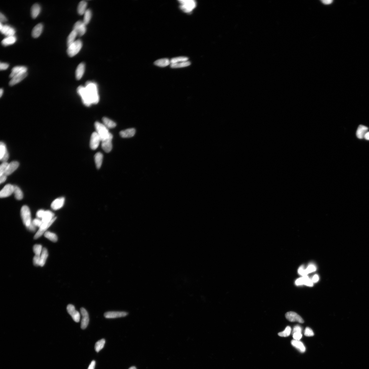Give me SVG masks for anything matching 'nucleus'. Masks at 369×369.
<instances>
[{
	"instance_id": "nucleus-1",
	"label": "nucleus",
	"mask_w": 369,
	"mask_h": 369,
	"mask_svg": "<svg viewBox=\"0 0 369 369\" xmlns=\"http://www.w3.org/2000/svg\"><path fill=\"white\" fill-rule=\"evenodd\" d=\"M85 88L91 100L92 104H97L99 102V96L98 94L97 84L94 82L88 81L85 83Z\"/></svg>"
},
{
	"instance_id": "nucleus-2",
	"label": "nucleus",
	"mask_w": 369,
	"mask_h": 369,
	"mask_svg": "<svg viewBox=\"0 0 369 369\" xmlns=\"http://www.w3.org/2000/svg\"><path fill=\"white\" fill-rule=\"evenodd\" d=\"M20 213L23 222L27 228L32 223L31 211L29 207L26 206H23Z\"/></svg>"
},
{
	"instance_id": "nucleus-3",
	"label": "nucleus",
	"mask_w": 369,
	"mask_h": 369,
	"mask_svg": "<svg viewBox=\"0 0 369 369\" xmlns=\"http://www.w3.org/2000/svg\"><path fill=\"white\" fill-rule=\"evenodd\" d=\"M82 47V42L81 40L78 39L68 47L67 50V54L70 57H73L77 55L81 50Z\"/></svg>"
},
{
	"instance_id": "nucleus-4",
	"label": "nucleus",
	"mask_w": 369,
	"mask_h": 369,
	"mask_svg": "<svg viewBox=\"0 0 369 369\" xmlns=\"http://www.w3.org/2000/svg\"><path fill=\"white\" fill-rule=\"evenodd\" d=\"M95 127L97 132L100 136L101 141L107 138L111 134L109 132L107 128L103 124L98 122H96Z\"/></svg>"
},
{
	"instance_id": "nucleus-5",
	"label": "nucleus",
	"mask_w": 369,
	"mask_h": 369,
	"mask_svg": "<svg viewBox=\"0 0 369 369\" xmlns=\"http://www.w3.org/2000/svg\"><path fill=\"white\" fill-rule=\"evenodd\" d=\"M181 9L186 13H189L195 8L196 3L194 0H179Z\"/></svg>"
},
{
	"instance_id": "nucleus-6",
	"label": "nucleus",
	"mask_w": 369,
	"mask_h": 369,
	"mask_svg": "<svg viewBox=\"0 0 369 369\" xmlns=\"http://www.w3.org/2000/svg\"><path fill=\"white\" fill-rule=\"evenodd\" d=\"M77 92L82 97V102L85 106L87 107L92 104L89 95L85 87L80 85L77 88Z\"/></svg>"
},
{
	"instance_id": "nucleus-7",
	"label": "nucleus",
	"mask_w": 369,
	"mask_h": 369,
	"mask_svg": "<svg viewBox=\"0 0 369 369\" xmlns=\"http://www.w3.org/2000/svg\"><path fill=\"white\" fill-rule=\"evenodd\" d=\"M73 30L77 33L78 36H82L86 32V25L83 21H78L74 24Z\"/></svg>"
},
{
	"instance_id": "nucleus-8",
	"label": "nucleus",
	"mask_w": 369,
	"mask_h": 369,
	"mask_svg": "<svg viewBox=\"0 0 369 369\" xmlns=\"http://www.w3.org/2000/svg\"><path fill=\"white\" fill-rule=\"evenodd\" d=\"M57 217H55L49 223H42L41 226H40L38 231H37L36 234L34 237L35 239H37L39 238L42 236L43 234H44L45 232L47 231V229L49 228V227L51 225L54 221L56 220Z\"/></svg>"
},
{
	"instance_id": "nucleus-9",
	"label": "nucleus",
	"mask_w": 369,
	"mask_h": 369,
	"mask_svg": "<svg viewBox=\"0 0 369 369\" xmlns=\"http://www.w3.org/2000/svg\"><path fill=\"white\" fill-rule=\"evenodd\" d=\"M67 310L68 313L72 317L73 319L76 322H79L80 320V315L79 312L75 309L74 305L70 304L67 305Z\"/></svg>"
},
{
	"instance_id": "nucleus-10",
	"label": "nucleus",
	"mask_w": 369,
	"mask_h": 369,
	"mask_svg": "<svg viewBox=\"0 0 369 369\" xmlns=\"http://www.w3.org/2000/svg\"><path fill=\"white\" fill-rule=\"evenodd\" d=\"M113 138V136L111 133L107 138L101 141L102 148L106 153H109L112 150Z\"/></svg>"
},
{
	"instance_id": "nucleus-11",
	"label": "nucleus",
	"mask_w": 369,
	"mask_h": 369,
	"mask_svg": "<svg viewBox=\"0 0 369 369\" xmlns=\"http://www.w3.org/2000/svg\"><path fill=\"white\" fill-rule=\"evenodd\" d=\"M14 186L11 184H6L0 192V197L4 198L11 196L14 193Z\"/></svg>"
},
{
	"instance_id": "nucleus-12",
	"label": "nucleus",
	"mask_w": 369,
	"mask_h": 369,
	"mask_svg": "<svg viewBox=\"0 0 369 369\" xmlns=\"http://www.w3.org/2000/svg\"><path fill=\"white\" fill-rule=\"evenodd\" d=\"M80 313L82 316L81 323V328L82 330H84L87 327L89 322V315L87 311L84 308H80Z\"/></svg>"
},
{
	"instance_id": "nucleus-13",
	"label": "nucleus",
	"mask_w": 369,
	"mask_h": 369,
	"mask_svg": "<svg viewBox=\"0 0 369 369\" xmlns=\"http://www.w3.org/2000/svg\"><path fill=\"white\" fill-rule=\"evenodd\" d=\"M101 141L100 136L97 132H93L91 136L90 146L92 150H95L97 149Z\"/></svg>"
},
{
	"instance_id": "nucleus-14",
	"label": "nucleus",
	"mask_w": 369,
	"mask_h": 369,
	"mask_svg": "<svg viewBox=\"0 0 369 369\" xmlns=\"http://www.w3.org/2000/svg\"><path fill=\"white\" fill-rule=\"evenodd\" d=\"M285 317L290 322H297L300 323H304V321L302 318L297 313L290 312L285 314Z\"/></svg>"
},
{
	"instance_id": "nucleus-15",
	"label": "nucleus",
	"mask_w": 369,
	"mask_h": 369,
	"mask_svg": "<svg viewBox=\"0 0 369 369\" xmlns=\"http://www.w3.org/2000/svg\"><path fill=\"white\" fill-rule=\"evenodd\" d=\"M9 155L6 146L3 142L0 143V159L3 162H7L9 159Z\"/></svg>"
},
{
	"instance_id": "nucleus-16",
	"label": "nucleus",
	"mask_w": 369,
	"mask_h": 369,
	"mask_svg": "<svg viewBox=\"0 0 369 369\" xmlns=\"http://www.w3.org/2000/svg\"><path fill=\"white\" fill-rule=\"evenodd\" d=\"M128 313L124 312H105L104 316L107 318H114L126 316Z\"/></svg>"
},
{
	"instance_id": "nucleus-17",
	"label": "nucleus",
	"mask_w": 369,
	"mask_h": 369,
	"mask_svg": "<svg viewBox=\"0 0 369 369\" xmlns=\"http://www.w3.org/2000/svg\"><path fill=\"white\" fill-rule=\"evenodd\" d=\"M27 68L24 66H17L13 68L12 72L9 75V77L13 78L16 76L27 72Z\"/></svg>"
},
{
	"instance_id": "nucleus-18",
	"label": "nucleus",
	"mask_w": 369,
	"mask_h": 369,
	"mask_svg": "<svg viewBox=\"0 0 369 369\" xmlns=\"http://www.w3.org/2000/svg\"><path fill=\"white\" fill-rule=\"evenodd\" d=\"M0 30L2 33L7 37L14 36L16 32L14 28L7 25L3 26Z\"/></svg>"
},
{
	"instance_id": "nucleus-19",
	"label": "nucleus",
	"mask_w": 369,
	"mask_h": 369,
	"mask_svg": "<svg viewBox=\"0 0 369 369\" xmlns=\"http://www.w3.org/2000/svg\"><path fill=\"white\" fill-rule=\"evenodd\" d=\"M65 199L64 197L57 198L52 202L51 206V208L54 210H57L61 208L64 206Z\"/></svg>"
},
{
	"instance_id": "nucleus-20",
	"label": "nucleus",
	"mask_w": 369,
	"mask_h": 369,
	"mask_svg": "<svg viewBox=\"0 0 369 369\" xmlns=\"http://www.w3.org/2000/svg\"><path fill=\"white\" fill-rule=\"evenodd\" d=\"M19 166V163L17 161H13L9 163L5 175L8 176L11 175L16 171Z\"/></svg>"
},
{
	"instance_id": "nucleus-21",
	"label": "nucleus",
	"mask_w": 369,
	"mask_h": 369,
	"mask_svg": "<svg viewBox=\"0 0 369 369\" xmlns=\"http://www.w3.org/2000/svg\"><path fill=\"white\" fill-rule=\"evenodd\" d=\"M85 70V64L84 63H81L78 66L75 72V76L76 79L79 80L81 79Z\"/></svg>"
},
{
	"instance_id": "nucleus-22",
	"label": "nucleus",
	"mask_w": 369,
	"mask_h": 369,
	"mask_svg": "<svg viewBox=\"0 0 369 369\" xmlns=\"http://www.w3.org/2000/svg\"><path fill=\"white\" fill-rule=\"evenodd\" d=\"M28 75L27 72L23 73L21 74H20L12 78V79L9 82V85L10 86H13L17 84L20 82H21L23 80L26 78Z\"/></svg>"
},
{
	"instance_id": "nucleus-23",
	"label": "nucleus",
	"mask_w": 369,
	"mask_h": 369,
	"mask_svg": "<svg viewBox=\"0 0 369 369\" xmlns=\"http://www.w3.org/2000/svg\"><path fill=\"white\" fill-rule=\"evenodd\" d=\"M136 132L135 129L130 128L121 131L120 132V135L123 138H130L135 135Z\"/></svg>"
},
{
	"instance_id": "nucleus-24",
	"label": "nucleus",
	"mask_w": 369,
	"mask_h": 369,
	"mask_svg": "<svg viewBox=\"0 0 369 369\" xmlns=\"http://www.w3.org/2000/svg\"><path fill=\"white\" fill-rule=\"evenodd\" d=\"M54 217V214L52 212L49 210L45 211L42 221L43 223H49Z\"/></svg>"
},
{
	"instance_id": "nucleus-25",
	"label": "nucleus",
	"mask_w": 369,
	"mask_h": 369,
	"mask_svg": "<svg viewBox=\"0 0 369 369\" xmlns=\"http://www.w3.org/2000/svg\"><path fill=\"white\" fill-rule=\"evenodd\" d=\"M43 29V25L42 23H39L35 26L33 29L32 35L34 38H37L41 34Z\"/></svg>"
},
{
	"instance_id": "nucleus-26",
	"label": "nucleus",
	"mask_w": 369,
	"mask_h": 369,
	"mask_svg": "<svg viewBox=\"0 0 369 369\" xmlns=\"http://www.w3.org/2000/svg\"><path fill=\"white\" fill-rule=\"evenodd\" d=\"M368 129L365 126L362 125L359 126L356 132V135L358 138L359 139L364 138L366 133L368 132Z\"/></svg>"
},
{
	"instance_id": "nucleus-27",
	"label": "nucleus",
	"mask_w": 369,
	"mask_h": 369,
	"mask_svg": "<svg viewBox=\"0 0 369 369\" xmlns=\"http://www.w3.org/2000/svg\"><path fill=\"white\" fill-rule=\"evenodd\" d=\"M41 7L39 4H35L31 9V15L33 18L35 19L38 16L41 11Z\"/></svg>"
},
{
	"instance_id": "nucleus-28",
	"label": "nucleus",
	"mask_w": 369,
	"mask_h": 369,
	"mask_svg": "<svg viewBox=\"0 0 369 369\" xmlns=\"http://www.w3.org/2000/svg\"><path fill=\"white\" fill-rule=\"evenodd\" d=\"M17 37L16 36L7 37L2 41V44L4 46L14 44L16 42Z\"/></svg>"
},
{
	"instance_id": "nucleus-29",
	"label": "nucleus",
	"mask_w": 369,
	"mask_h": 369,
	"mask_svg": "<svg viewBox=\"0 0 369 369\" xmlns=\"http://www.w3.org/2000/svg\"><path fill=\"white\" fill-rule=\"evenodd\" d=\"M291 344L295 348L297 349L300 352L304 353L305 351V348L304 344L299 340H292L291 341Z\"/></svg>"
},
{
	"instance_id": "nucleus-30",
	"label": "nucleus",
	"mask_w": 369,
	"mask_h": 369,
	"mask_svg": "<svg viewBox=\"0 0 369 369\" xmlns=\"http://www.w3.org/2000/svg\"><path fill=\"white\" fill-rule=\"evenodd\" d=\"M87 2L85 1L80 2L77 7V12L80 15L84 14L87 10Z\"/></svg>"
},
{
	"instance_id": "nucleus-31",
	"label": "nucleus",
	"mask_w": 369,
	"mask_h": 369,
	"mask_svg": "<svg viewBox=\"0 0 369 369\" xmlns=\"http://www.w3.org/2000/svg\"><path fill=\"white\" fill-rule=\"evenodd\" d=\"M48 256V253L47 250L45 248H43L42 253L40 255L39 266L43 267L44 266Z\"/></svg>"
},
{
	"instance_id": "nucleus-32",
	"label": "nucleus",
	"mask_w": 369,
	"mask_h": 369,
	"mask_svg": "<svg viewBox=\"0 0 369 369\" xmlns=\"http://www.w3.org/2000/svg\"><path fill=\"white\" fill-rule=\"evenodd\" d=\"M103 159V155L102 153L98 152L95 154V160L96 167L98 169H99L101 166Z\"/></svg>"
},
{
	"instance_id": "nucleus-33",
	"label": "nucleus",
	"mask_w": 369,
	"mask_h": 369,
	"mask_svg": "<svg viewBox=\"0 0 369 369\" xmlns=\"http://www.w3.org/2000/svg\"><path fill=\"white\" fill-rule=\"evenodd\" d=\"M171 64L170 61L166 58L159 59L154 62V64L158 67H165L168 66Z\"/></svg>"
},
{
	"instance_id": "nucleus-34",
	"label": "nucleus",
	"mask_w": 369,
	"mask_h": 369,
	"mask_svg": "<svg viewBox=\"0 0 369 369\" xmlns=\"http://www.w3.org/2000/svg\"><path fill=\"white\" fill-rule=\"evenodd\" d=\"M77 36V33L74 30H73L67 38V44L68 47L70 46L75 41V39Z\"/></svg>"
},
{
	"instance_id": "nucleus-35",
	"label": "nucleus",
	"mask_w": 369,
	"mask_h": 369,
	"mask_svg": "<svg viewBox=\"0 0 369 369\" xmlns=\"http://www.w3.org/2000/svg\"><path fill=\"white\" fill-rule=\"evenodd\" d=\"M102 120L103 124L107 128H113L116 127V124L109 119L107 117H104L102 118Z\"/></svg>"
},
{
	"instance_id": "nucleus-36",
	"label": "nucleus",
	"mask_w": 369,
	"mask_h": 369,
	"mask_svg": "<svg viewBox=\"0 0 369 369\" xmlns=\"http://www.w3.org/2000/svg\"><path fill=\"white\" fill-rule=\"evenodd\" d=\"M14 186V193L15 198L17 200H21L23 198V194L21 189L17 186Z\"/></svg>"
},
{
	"instance_id": "nucleus-37",
	"label": "nucleus",
	"mask_w": 369,
	"mask_h": 369,
	"mask_svg": "<svg viewBox=\"0 0 369 369\" xmlns=\"http://www.w3.org/2000/svg\"><path fill=\"white\" fill-rule=\"evenodd\" d=\"M92 17V12L90 9H87L84 14L83 22L86 25L89 23Z\"/></svg>"
},
{
	"instance_id": "nucleus-38",
	"label": "nucleus",
	"mask_w": 369,
	"mask_h": 369,
	"mask_svg": "<svg viewBox=\"0 0 369 369\" xmlns=\"http://www.w3.org/2000/svg\"><path fill=\"white\" fill-rule=\"evenodd\" d=\"M44 236L50 240L54 242H55L57 241V235L49 231H47L44 234Z\"/></svg>"
},
{
	"instance_id": "nucleus-39",
	"label": "nucleus",
	"mask_w": 369,
	"mask_h": 369,
	"mask_svg": "<svg viewBox=\"0 0 369 369\" xmlns=\"http://www.w3.org/2000/svg\"><path fill=\"white\" fill-rule=\"evenodd\" d=\"M191 64V63L189 61L182 62L177 64H171V67L174 69L186 67L189 66Z\"/></svg>"
},
{
	"instance_id": "nucleus-40",
	"label": "nucleus",
	"mask_w": 369,
	"mask_h": 369,
	"mask_svg": "<svg viewBox=\"0 0 369 369\" xmlns=\"http://www.w3.org/2000/svg\"><path fill=\"white\" fill-rule=\"evenodd\" d=\"M105 340L104 339L98 341L96 343L95 346V349L96 352H98L101 350L104 347Z\"/></svg>"
},
{
	"instance_id": "nucleus-41",
	"label": "nucleus",
	"mask_w": 369,
	"mask_h": 369,
	"mask_svg": "<svg viewBox=\"0 0 369 369\" xmlns=\"http://www.w3.org/2000/svg\"><path fill=\"white\" fill-rule=\"evenodd\" d=\"M188 58L185 57H179L172 58L170 60L171 64H177V63L188 61Z\"/></svg>"
},
{
	"instance_id": "nucleus-42",
	"label": "nucleus",
	"mask_w": 369,
	"mask_h": 369,
	"mask_svg": "<svg viewBox=\"0 0 369 369\" xmlns=\"http://www.w3.org/2000/svg\"><path fill=\"white\" fill-rule=\"evenodd\" d=\"M291 331V328L289 326H288L284 331L279 333L278 335L281 337H287L290 335Z\"/></svg>"
},
{
	"instance_id": "nucleus-43",
	"label": "nucleus",
	"mask_w": 369,
	"mask_h": 369,
	"mask_svg": "<svg viewBox=\"0 0 369 369\" xmlns=\"http://www.w3.org/2000/svg\"><path fill=\"white\" fill-rule=\"evenodd\" d=\"M42 245L36 244L34 245L33 250L35 255H40L42 253Z\"/></svg>"
},
{
	"instance_id": "nucleus-44",
	"label": "nucleus",
	"mask_w": 369,
	"mask_h": 369,
	"mask_svg": "<svg viewBox=\"0 0 369 369\" xmlns=\"http://www.w3.org/2000/svg\"><path fill=\"white\" fill-rule=\"evenodd\" d=\"M8 165L9 163L7 162H3L1 164L0 166V176L5 173Z\"/></svg>"
},
{
	"instance_id": "nucleus-45",
	"label": "nucleus",
	"mask_w": 369,
	"mask_h": 369,
	"mask_svg": "<svg viewBox=\"0 0 369 369\" xmlns=\"http://www.w3.org/2000/svg\"><path fill=\"white\" fill-rule=\"evenodd\" d=\"M317 270V267L315 266V265L313 264H310L305 269L306 272L307 274H309L313 272H314Z\"/></svg>"
},
{
	"instance_id": "nucleus-46",
	"label": "nucleus",
	"mask_w": 369,
	"mask_h": 369,
	"mask_svg": "<svg viewBox=\"0 0 369 369\" xmlns=\"http://www.w3.org/2000/svg\"><path fill=\"white\" fill-rule=\"evenodd\" d=\"M304 334L306 336H312L314 333L312 329L309 327H306L304 331Z\"/></svg>"
},
{
	"instance_id": "nucleus-47",
	"label": "nucleus",
	"mask_w": 369,
	"mask_h": 369,
	"mask_svg": "<svg viewBox=\"0 0 369 369\" xmlns=\"http://www.w3.org/2000/svg\"><path fill=\"white\" fill-rule=\"evenodd\" d=\"M306 276L302 277L297 279L295 281L296 285H297V286L304 285Z\"/></svg>"
},
{
	"instance_id": "nucleus-48",
	"label": "nucleus",
	"mask_w": 369,
	"mask_h": 369,
	"mask_svg": "<svg viewBox=\"0 0 369 369\" xmlns=\"http://www.w3.org/2000/svg\"><path fill=\"white\" fill-rule=\"evenodd\" d=\"M40 255H35L33 258V262L35 266H39L40 263Z\"/></svg>"
},
{
	"instance_id": "nucleus-49",
	"label": "nucleus",
	"mask_w": 369,
	"mask_h": 369,
	"mask_svg": "<svg viewBox=\"0 0 369 369\" xmlns=\"http://www.w3.org/2000/svg\"><path fill=\"white\" fill-rule=\"evenodd\" d=\"M32 223L36 227H39L41 226L42 224V219H39L37 218L34 219L32 221Z\"/></svg>"
},
{
	"instance_id": "nucleus-50",
	"label": "nucleus",
	"mask_w": 369,
	"mask_h": 369,
	"mask_svg": "<svg viewBox=\"0 0 369 369\" xmlns=\"http://www.w3.org/2000/svg\"><path fill=\"white\" fill-rule=\"evenodd\" d=\"M298 273L300 275H302V277L306 276L307 275L306 272L305 271V269L304 266H300L299 269H298Z\"/></svg>"
},
{
	"instance_id": "nucleus-51",
	"label": "nucleus",
	"mask_w": 369,
	"mask_h": 369,
	"mask_svg": "<svg viewBox=\"0 0 369 369\" xmlns=\"http://www.w3.org/2000/svg\"><path fill=\"white\" fill-rule=\"evenodd\" d=\"M304 285L308 287H312L313 286V282L312 279H310L307 275L306 277Z\"/></svg>"
},
{
	"instance_id": "nucleus-52",
	"label": "nucleus",
	"mask_w": 369,
	"mask_h": 369,
	"mask_svg": "<svg viewBox=\"0 0 369 369\" xmlns=\"http://www.w3.org/2000/svg\"><path fill=\"white\" fill-rule=\"evenodd\" d=\"M293 338L295 340H299L302 337V333H293Z\"/></svg>"
},
{
	"instance_id": "nucleus-53",
	"label": "nucleus",
	"mask_w": 369,
	"mask_h": 369,
	"mask_svg": "<svg viewBox=\"0 0 369 369\" xmlns=\"http://www.w3.org/2000/svg\"><path fill=\"white\" fill-rule=\"evenodd\" d=\"M45 210L44 209H40L37 212L36 216L37 218L39 219H42L43 216L45 213Z\"/></svg>"
},
{
	"instance_id": "nucleus-54",
	"label": "nucleus",
	"mask_w": 369,
	"mask_h": 369,
	"mask_svg": "<svg viewBox=\"0 0 369 369\" xmlns=\"http://www.w3.org/2000/svg\"><path fill=\"white\" fill-rule=\"evenodd\" d=\"M302 328L299 325H297L295 326L293 328L292 333H302Z\"/></svg>"
},
{
	"instance_id": "nucleus-55",
	"label": "nucleus",
	"mask_w": 369,
	"mask_h": 369,
	"mask_svg": "<svg viewBox=\"0 0 369 369\" xmlns=\"http://www.w3.org/2000/svg\"><path fill=\"white\" fill-rule=\"evenodd\" d=\"M9 65L7 63H1L0 64V69L1 70H6L8 68Z\"/></svg>"
},
{
	"instance_id": "nucleus-56",
	"label": "nucleus",
	"mask_w": 369,
	"mask_h": 369,
	"mask_svg": "<svg viewBox=\"0 0 369 369\" xmlns=\"http://www.w3.org/2000/svg\"><path fill=\"white\" fill-rule=\"evenodd\" d=\"M36 227L32 223L30 225V226L28 227L27 229L30 231L33 232L36 231Z\"/></svg>"
},
{
	"instance_id": "nucleus-57",
	"label": "nucleus",
	"mask_w": 369,
	"mask_h": 369,
	"mask_svg": "<svg viewBox=\"0 0 369 369\" xmlns=\"http://www.w3.org/2000/svg\"><path fill=\"white\" fill-rule=\"evenodd\" d=\"M0 21H1V22L2 23L3 22H5L7 21V19L6 17L2 13L0 14Z\"/></svg>"
},
{
	"instance_id": "nucleus-58",
	"label": "nucleus",
	"mask_w": 369,
	"mask_h": 369,
	"mask_svg": "<svg viewBox=\"0 0 369 369\" xmlns=\"http://www.w3.org/2000/svg\"><path fill=\"white\" fill-rule=\"evenodd\" d=\"M7 176L5 174L0 176V183L2 184L5 181L7 178Z\"/></svg>"
},
{
	"instance_id": "nucleus-59",
	"label": "nucleus",
	"mask_w": 369,
	"mask_h": 369,
	"mask_svg": "<svg viewBox=\"0 0 369 369\" xmlns=\"http://www.w3.org/2000/svg\"><path fill=\"white\" fill-rule=\"evenodd\" d=\"M319 279V277H318V275L317 274H315L314 275V276H313L312 280L313 283H316L318 281Z\"/></svg>"
},
{
	"instance_id": "nucleus-60",
	"label": "nucleus",
	"mask_w": 369,
	"mask_h": 369,
	"mask_svg": "<svg viewBox=\"0 0 369 369\" xmlns=\"http://www.w3.org/2000/svg\"><path fill=\"white\" fill-rule=\"evenodd\" d=\"M95 361H92L91 362L89 365V367L88 369H95Z\"/></svg>"
},
{
	"instance_id": "nucleus-61",
	"label": "nucleus",
	"mask_w": 369,
	"mask_h": 369,
	"mask_svg": "<svg viewBox=\"0 0 369 369\" xmlns=\"http://www.w3.org/2000/svg\"><path fill=\"white\" fill-rule=\"evenodd\" d=\"M321 2L325 5H330L332 4L333 1L332 0H323Z\"/></svg>"
},
{
	"instance_id": "nucleus-62",
	"label": "nucleus",
	"mask_w": 369,
	"mask_h": 369,
	"mask_svg": "<svg viewBox=\"0 0 369 369\" xmlns=\"http://www.w3.org/2000/svg\"><path fill=\"white\" fill-rule=\"evenodd\" d=\"M366 140H369V132L366 133L365 135L364 138Z\"/></svg>"
},
{
	"instance_id": "nucleus-63",
	"label": "nucleus",
	"mask_w": 369,
	"mask_h": 369,
	"mask_svg": "<svg viewBox=\"0 0 369 369\" xmlns=\"http://www.w3.org/2000/svg\"><path fill=\"white\" fill-rule=\"evenodd\" d=\"M3 90L2 89H1V90H0V97H2V93H3Z\"/></svg>"
},
{
	"instance_id": "nucleus-64",
	"label": "nucleus",
	"mask_w": 369,
	"mask_h": 369,
	"mask_svg": "<svg viewBox=\"0 0 369 369\" xmlns=\"http://www.w3.org/2000/svg\"><path fill=\"white\" fill-rule=\"evenodd\" d=\"M129 369H136V368L135 367V366H132V367H131Z\"/></svg>"
}]
</instances>
